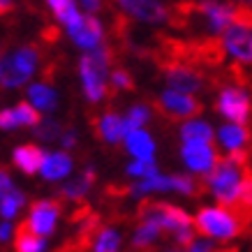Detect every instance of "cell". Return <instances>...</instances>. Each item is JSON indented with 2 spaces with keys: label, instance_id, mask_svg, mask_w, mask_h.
<instances>
[{
  "label": "cell",
  "instance_id": "8992f818",
  "mask_svg": "<svg viewBox=\"0 0 252 252\" xmlns=\"http://www.w3.org/2000/svg\"><path fill=\"white\" fill-rule=\"evenodd\" d=\"M65 211V201L61 197L58 199H37L31 204V224L32 229L42 234V236H49L56 227V218Z\"/></svg>",
  "mask_w": 252,
  "mask_h": 252
},
{
  "label": "cell",
  "instance_id": "277c9868",
  "mask_svg": "<svg viewBox=\"0 0 252 252\" xmlns=\"http://www.w3.org/2000/svg\"><path fill=\"white\" fill-rule=\"evenodd\" d=\"M37 58H39V51L32 44L16 49L14 54H9L7 58L2 61L0 84L12 88V86H21L23 81H28V79L32 77L35 67H37Z\"/></svg>",
  "mask_w": 252,
  "mask_h": 252
},
{
  "label": "cell",
  "instance_id": "83f0119b",
  "mask_svg": "<svg viewBox=\"0 0 252 252\" xmlns=\"http://www.w3.org/2000/svg\"><path fill=\"white\" fill-rule=\"evenodd\" d=\"M19 125V118H16L14 109H2L0 111V130H14Z\"/></svg>",
  "mask_w": 252,
  "mask_h": 252
},
{
  "label": "cell",
  "instance_id": "f546056e",
  "mask_svg": "<svg viewBox=\"0 0 252 252\" xmlns=\"http://www.w3.org/2000/svg\"><path fill=\"white\" fill-rule=\"evenodd\" d=\"M81 2V7L86 9V12H97V9H102V0H79Z\"/></svg>",
  "mask_w": 252,
  "mask_h": 252
},
{
  "label": "cell",
  "instance_id": "5b68a950",
  "mask_svg": "<svg viewBox=\"0 0 252 252\" xmlns=\"http://www.w3.org/2000/svg\"><path fill=\"white\" fill-rule=\"evenodd\" d=\"M215 109H218L224 118L245 125L248 118H250L252 102H250V97H248V93L243 91V86H238V84L236 86H222L220 97L215 102Z\"/></svg>",
  "mask_w": 252,
  "mask_h": 252
},
{
  "label": "cell",
  "instance_id": "52a82bcc",
  "mask_svg": "<svg viewBox=\"0 0 252 252\" xmlns=\"http://www.w3.org/2000/svg\"><path fill=\"white\" fill-rule=\"evenodd\" d=\"M116 2L125 14L134 16L139 21L153 23V26L169 23V7L162 0H116Z\"/></svg>",
  "mask_w": 252,
  "mask_h": 252
},
{
  "label": "cell",
  "instance_id": "7a4b0ae2",
  "mask_svg": "<svg viewBox=\"0 0 252 252\" xmlns=\"http://www.w3.org/2000/svg\"><path fill=\"white\" fill-rule=\"evenodd\" d=\"M194 227L201 236L208 238H220V241H229L236 236H245L243 227L238 220L227 211L224 206L218 208H201L194 218Z\"/></svg>",
  "mask_w": 252,
  "mask_h": 252
},
{
  "label": "cell",
  "instance_id": "484cf974",
  "mask_svg": "<svg viewBox=\"0 0 252 252\" xmlns=\"http://www.w3.org/2000/svg\"><path fill=\"white\" fill-rule=\"evenodd\" d=\"M148 118H151V114H148L146 107H139V104L137 107H130L127 116H125V130H127V134H130L132 130H139Z\"/></svg>",
  "mask_w": 252,
  "mask_h": 252
},
{
  "label": "cell",
  "instance_id": "603a6c76",
  "mask_svg": "<svg viewBox=\"0 0 252 252\" xmlns=\"http://www.w3.org/2000/svg\"><path fill=\"white\" fill-rule=\"evenodd\" d=\"M118 245H121V236H118V231H114L111 227H102L99 231V238L97 243H95V250L97 252H116L118 250Z\"/></svg>",
  "mask_w": 252,
  "mask_h": 252
},
{
  "label": "cell",
  "instance_id": "4316f807",
  "mask_svg": "<svg viewBox=\"0 0 252 252\" xmlns=\"http://www.w3.org/2000/svg\"><path fill=\"white\" fill-rule=\"evenodd\" d=\"M127 174L130 176H153L158 174V167L153 164V160H139L127 164Z\"/></svg>",
  "mask_w": 252,
  "mask_h": 252
},
{
  "label": "cell",
  "instance_id": "1f68e13d",
  "mask_svg": "<svg viewBox=\"0 0 252 252\" xmlns=\"http://www.w3.org/2000/svg\"><path fill=\"white\" fill-rule=\"evenodd\" d=\"M14 12V0H0V16H7Z\"/></svg>",
  "mask_w": 252,
  "mask_h": 252
},
{
  "label": "cell",
  "instance_id": "30bf717a",
  "mask_svg": "<svg viewBox=\"0 0 252 252\" xmlns=\"http://www.w3.org/2000/svg\"><path fill=\"white\" fill-rule=\"evenodd\" d=\"M222 39L227 44V51H229L238 63H252V31L250 28H243V26H236L231 23L227 31L222 32Z\"/></svg>",
  "mask_w": 252,
  "mask_h": 252
},
{
  "label": "cell",
  "instance_id": "5bb4252c",
  "mask_svg": "<svg viewBox=\"0 0 252 252\" xmlns=\"http://www.w3.org/2000/svg\"><path fill=\"white\" fill-rule=\"evenodd\" d=\"M14 250L19 252H39L44 250V236L32 229L31 220H23L14 231Z\"/></svg>",
  "mask_w": 252,
  "mask_h": 252
},
{
  "label": "cell",
  "instance_id": "9c48e42d",
  "mask_svg": "<svg viewBox=\"0 0 252 252\" xmlns=\"http://www.w3.org/2000/svg\"><path fill=\"white\" fill-rule=\"evenodd\" d=\"M91 127L93 134L99 141H109V144H121V139L127 134L125 130V121L114 111H104L102 116L93 114L91 116Z\"/></svg>",
  "mask_w": 252,
  "mask_h": 252
},
{
  "label": "cell",
  "instance_id": "7402d4cb",
  "mask_svg": "<svg viewBox=\"0 0 252 252\" xmlns=\"http://www.w3.org/2000/svg\"><path fill=\"white\" fill-rule=\"evenodd\" d=\"M123 91H134V79L125 67H114L111 69V86H109V95L116 97V93Z\"/></svg>",
  "mask_w": 252,
  "mask_h": 252
},
{
  "label": "cell",
  "instance_id": "7c38bea8",
  "mask_svg": "<svg viewBox=\"0 0 252 252\" xmlns=\"http://www.w3.org/2000/svg\"><path fill=\"white\" fill-rule=\"evenodd\" d=\"M44 160H46V153H42L35 144H23L14 151V164L28 176L37 174L42 169V164H44Z\"/></svg>",
  "mask_w": 252,
  "mask_h": 252
},
{
  "label": "cell",
  "instance_id": "d4e9b609",
  "mask_svg": "<svg viewBox=\"0 0 252 252\" xmlns=\"http://www.w3.org/2000/svg\"><path fill=\"white\" fill-rule=\"evenodd\" d=\"M35 134H37L42 141H56V139H61L63 137V125L58 121H44V123H39L37 127H35Z\"/></svg>",
  "mask_w": 252,
  "mask_h": 252
},
{
  "label": "cell",
  "instance_id": "d6986e66",
  "mask_svg": "<svg viewBox=\"0 0 252 252\" xmlns=\"http://www.w3.org/2000/svg\"><path fill=\"white\" fill-rule=\"evenodd\" d=\"M28 95L32 97V104H35L37 109H44V111H51V109H56V93L51 91V88H49L46 84L31 86Z\"/></svg>",
  "mask_w": 252,
  "mask_h": 252
},
{
  "label": "cell",
  "instance_id": "6da1fadb",
  "mask_svg": "<svg viewBox=\"0 0 252 252\" xmlns=\"http://www.w3.org/2000/svg\"><path fill=\"white\" fill-rule=\"evenodd\" d=\"M116 63L111 46L97 44L91 49V54L81 58V79H84V91L86 97L91 102H99L107 93V69Z\"/></svg>",
  "mask_w": 252,
  "mask_h": 252
},
{
  "label": "cell",
  "instance_id": "4dcf8cb0",
  "mask_svg": "<svg viewBox=\"0 0 252 252\" xmlns=\"http://www.w3.org/2000/svg\"><path fill=\"white\" fill-rule=\"evenodd\" d=\"M63 146H65V148H72V146H77V134H74V132L72 130H67V132H63Z\"/></svg>",
  "mask_w": 252,
  "mask_h": 252
},
{
  "label": "cell",
  "instance_id": "e0dca14e",
  "mask_svg": "<svg viewBox=\"0 0 252 252\" xmlns=\"http://www.w3.org/2000/svg\"><path fill=\"white\" fill-rule=\"evenodd\" d=\"M69 169H72V160L67 153H51L46 155L44 164H42V174L49 181H56V178H63L65 174H69Z\"/></svg>",
  "mask_w": 252,
  "mask_h": 252
},
{
  "label": "cell",
  "instance_id": "3957f363",
  "mask_svg": "<svg viewBox=\"0 0 252 252\" xmlns=\"http://www.w3.org/2000/svg\"><path fill=\"white\" fill-rule=\"evenodd\" d=\"M153 109L155 114L164 118V121L178 123V121H188L194 118L204 111V104L197 102L194 97H190V93H181V91H167L162 93L160 97L153 99Z\"/></svg>",
  "mask_w": 252,
  "mask_h": 252
},
{
  "label": "cell",
  "instance_id": "ffe728a7",
  "mask_svg": "<svg viewBox=\"0 0 252 252\" xmlns=\"http://www.w3.org/2000/svg\"><path fill=\"white\" fill-rule=\"evenodd\" d=\"M26 204V197H23V192L19 190H9L7 194H2L0 197V215L9 220V218H14L19 213V208Z\"/></svg>",
  "mask_w": 252,
  "mask_h": 252
},
{
  "label": "cell",
  "instance_id": "9a60e30c",
  "mask_svg": "<svg viewBox=\"0 0 252 252\" xmlns=\"http://www.w3.org/2000/svg\"><path fill=\"white\" fill-rule=\"evenodd\" d=\"M125 146H127V151H130L132 155H137L139 160H153L155 144L146 132L132 130L130 134H127V139H125Z\"/></svg>",
  "mask_w": 252,
  "mask_h": 252
},
{
  "label": "cell",
  "instance_id": "44dd1931",
  "mask_svg": "<svg viewBox=\"0 0 252 252\" xmlns=\"http://www.w3.org/2000/svg\"><path fill=\"white\" fill-rule=\"evenodd\" d=\"M181 137L183 141H213V130L206 123H185Z\"/></svg>",
  "mask_w": 252,
  "mask_h": 252
},
{
  "label": "cell",
  "instance_id": "836d02e7",
  "mask_svg": "<svg viewBox=\"0 0 252 252\" xmlns=\"http://www.w3.org/2000/svg\"><path fill=\"white\" fill-rule=\"evenodd\" d=\"M0 77H2V58H0Z\"/></svg>",
  "mask_w": 252,
  "mask_h": 252
},
{
  "label": "cell",
  "instance_id": "2e32d148",
  "mask_svg": "<svg viewBox=\"0 0 252 252\" xmlns=\"http://www.w3.org/2000/svg\"><path fill=\"white\" fill-rule=\"evenodd\" d=\"M46 2H49V7L54 9L56 19H58L63 26H67V31L74 28V26H79L81 19H84V16L77 12V7H74V0H46Z\"/></svg>",
  "mask_w": 252,
  "mask_h": 252
},
{
  "label": "cell",
  "instance_id": "ac0fdd59",
  "mask_svg": "<svg viewBox=\"0 0 252 252\" xmlns=\"http://www.w3.org/2000/svg\"><path fill=\"white\" fill-rule=\"evenodd\" d=\"M252 139V132L248 130V127H243L241 123L238 125H224L220 130V141L229 151H234V148H243V146L250 144Z\"/></svg>",
  "mask_w": 252,
  "mask_h": 252
},
{
  "label": "cell",
  "instance_id": "d6a6232c",
  "mask_svg": "<svg viewBox=\"0 0 252 252\" xmlns=\"http://www.w3.org/2000/svg\"><path fill=\"white\" fill-rule=\"evenodd\" d=\"M9 234H12V227H9L7 222H5V224H0V243L9 241Z\"/></svg>",
  "mask_w": 252,
  "mask_h": 252
},
{
  "label": "cell",
  "instance_id": "4fadbf2b",
  "mask_svg": "<svg viewBox=\"0 0 252 252\" xmlns=\"http://www.w3.org/2000/svg\"><path fill=\"white\" fill-rule=\"evenodd\" d=\"M93 183H95V171H93V169H84L81 176H77V178L69 181L65 188H61V194H58V197H61L63 201H69V204L84 201V197L88 194Z\"/></svg>",
  "mask_w": 252,
  "mask_h": 252
},
{
  "label": "cell",
  "instance_id": "f1b7e54d",
  "mask_svg": "<svg viewBox=\"0 0 252 252\" xmlns=\"http://www.w3.org/2000/svg\"><path fill=\"white\" fill-rule=\"evenodd\" d=\"M9 190H14V188H12V181H9L7 167H0V197L7 194Z\"/></svg>",
  "mask_w": 252,
  "mask_h": 252
},
{
  "label": "cell",
  "instance_id": "ba28073f",
  "mask_svg": "<svg viewBox=\"0 0 252 252\" xmlns=\"http://www.w3.org/2000/svg\"><path fill=\"white\" fill-rule=\"evenodd\" d=\"M183 160L194 171H211L220 153L215 151L213 141H185L183 144Z\"/></svg>",
  "mask_w": 252,
  "mask_h": 252
},
{
  "label": "cell",
  "instance_id": "8fae6325",
  "mask_svg": "<svg viewBox=\"0 0 252 252\" xmlns=\"http://www.w3.org/2000/svg\"><path fill=\"white\" fill-rule=\"evenodd\" d=\"M69 37L74 39L79 46H84V49H95L97 44H102L104 35H102V26H99L97 19L86 14L79 26L69 28Z\"/></svg>",
  "mask_w": 252,
  "mask_h": 252
},
{
  "label": "cell",
  "instance_id": "cb8c5ba5",
  "mask_svg": "<svg viewBox=\"0 0 252 252\" xmlns=\"http://www.w3.org/2000/svg\"><path fill=\"white\" fill-rule=\"evenodd\" d=\"M16 118H19V125H26V127H37L42 123V116H39L37 109H32L28 102H19L16 104Z\"/></svg>",
  "mask_w": 252,
  "mask_h": 252
},
{
  "label": "cell",
  "instance_id": "e575fe53",
  "mask_svg": "<svg viewBox=\"0 0 252 252\" xmlns=\"http://www.w3.org/2000/svg\"><path fill=\"white\" fill-rule=\"evenodd\" d=\"M250 151H252V139H250Z\"/></svg>",
  "mask_w": 252,
  "mask_h": 252
}]
</instances>
